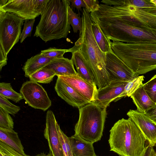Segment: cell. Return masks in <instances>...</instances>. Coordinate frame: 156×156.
<instances>
[{
    "label": "cell",
    "mask_w": 156,
    "mask_h": 156,
    "mask_svg": "<svg viewBox=\"0 0 156 156\" xmlns=\"http://www.w3.org/2000/svg\"><path fill=\"white\" fill-rule=\"evenodd\" d=\"M82 12V33L71 48L79 50L81 53L92 71L95 84L98 89H101L110 83L105 68L106 53L100 50L95 40L90 12L84 8Z\"/></svg>",
    "instance_id": "obj_1"
},
{
    "label": "cell",
    "mask_w": 156,
    "mask_h": 156,
    "mask_svg": "<svg viewBox=\"0 0 156 156\" xmlns=\"http://www.w3.org/2000/svg\"><path fill=\"white\" fill-rule=\"evenodd\" d=\"M70 5L69 0H46L34 36L40 37L45 42L66 37L71 29L68 19Z\"/></svg>",
    "instance_id": "obj_2"
},
{
    "label": "cell",
    "mask_w": 156,
    "mask_h": 156,
    "mask_svg": "<svg viewBox=\"0 0 156 156\" xmlns=\"http://www.w3.org/2000/svg\"><path fill=\"white\" fill-rule=\"evenodd\" d=\"M109 41L114 53L136 76L156 69V43Z\"/></svg>",
    "instance_id": "obj_3"
},
{
    "label": "cell",
    "mask_w": 156,
    "mask_h": 156,
    "mask_svg": "<svg viewBox=\"0 0 156 156\" xmlns=\"http://www.w3.org/2000/svg\"><path fill=\"white\" fill-rule=\"evenodd\" d=\"M110 151L120 156H141L146 140L134 122L130 118L116 122L110 130Z\"/></svg>",
    "instance_id": "obj_4"
},
{
    "label": "cell",
    "mask_w": 156,
    "mask_h": 156,
    "mask_svg": "<svg viewBox=\"0 0 156 156\" xmlns=\"http://www.w3.org/2000/svg\"><path fill=\"white\" fill-rule=\"evenodd\" d=\"M79 117L74 128V135L94 144L103 135L106 117V108L92 103L79 108Z\"/></svg>",
    "instance_id": "obj_5"
},
{
    "label": "cell",
    "mask_w": 156,
    "mask_h": 156,
    "mask_svg": "<svg viewBox=\"0 0 156 156\" xmlns=\"http://www.w3.org/2000/svg\"><path fill=\"white\" fill-rule=\"evenodd\" d=\"M98 22L109 41L129 43H156V29L136 27L120 20Z\"/></svg>",
    "instance_id": "obj_6"
},
{
    "label": "cell",
    "mask_w": 156,
    "mask_h": 156,
    "mask_svg": "<svg viewBox=\"0 0 156 156\" xmlns=\"http://www.w3.org/2000/svg\"><path fill=\"white\" fill-rule=\"evenodd\" d=\"M24 20L16 14L0 11V55H7L18 41Z\"/></svg>",
    "instance_id": "obj_7"
},
{
    "label": "cell",
    "mask_w": 156,
    "mask_h": 156,
    "mask_svg": "<svg viewBox=\"0 0 156 156\" xmlns=\"http://www.w3.org/2000/svg\"><path fill=\"white\" fill-rule=\"evenodd\" d=\"M46 0H9L0 11L14 14L24 20L35 19L41 15Z\"/></svg>",
    "instance_id": "obj_8"
},
{
    "label": "cell",
    "mask_w": 156,
    "mask_h": 156,
    "mask_svg": "<svg viewBox=\"0 0 156 156\" xmlns=\"http://www.w3.org/2000/svg\"><path fill=\"white\" fill-rule=\"evenodd\" d=\"M20 92L28 105L44 111L49 108L51 101L43 87L37 83L27 81L22 84Z\"/></svg>",
    "instance_id": "obj_9"
},
{
    "label": "cell",
    "mask_w": 156,
    "mask_h": 156,
    "mask_svg": "<svg viewBox=\"0 0 156 156\" xmlns=\"http://www.w3.org/2000/svg\"><path fill=\"white\" fill-rule=\"evenodd\" d=\"M105 65L110 82L115 81L129 82L137 77L112 49L106 53Z\"/></svg>",
    "instance_id": "obj_10"
},
{
    "label": "cell",
    "mask_w": 156,
    "mask_h": 156,
    "mask_svg": "<svg viewBox=\"0 0 156 156\" xmlns=\"http://www.w3.org/2000/svg\"><path fill=\"white\" fill-rule=\"evenodd\" d=\"M59 127L53 112L48 110L46 115L44 136L53 156H63L59 133Z\"/></svg>",
    "instance_id": "obj_11"
},
{
    "label": "cell",
    "mask_w": 156,
    "mask_h": 156,
    "mask_svg": "<svg viewBox=\"0 0 156 156\" xmlns=\"http://www.w3.org/2000/svg\"><path fill=\"white\" fill-rule=\"evenodd\" d=\"M127 115L136 124L148 144L156 146V123L145 113L136 110H130Z\"/></svg>",
    "instance_id": "obj_12"
},
{
    "label": "cell",
    "mask_w": 156,
    "mask_h": 156,
    "mask_svg": "<svg viewBox=\"0 0 156 156\" xmlns=\"http://www.w3.org/2000/svg\"><path fill=\"white\" fill-rule=\"evenodd\" d=\"M58 77L72 87L89 103L93 102L97 99L98 89L96 85L91 83L78 74Z\"/></svg>",
    "instance_id": "obj_13"
},
{
    "label": "cell",
    "mask_w": 156,
    "mask_h": 156,
    "mask_svg": "<svg viewBox=\"0 0 156 156\" xmlns=\"http://www.w3.org/2000/svg\"><path fill=\"white\" fill-rule=\"evenodd\" d=\"M127 5L129 11L126 21L127 24L142 29H156V15L133 5Z\"/></svg>",
    "instance_id": "obj_14"
},
{
    "label": "cell",
    "mask_w": 156,
    "mask_h": 156,
    "mask_svg": "<svg viewBox=\"0 0 156 156\" xmlns=\"http://www.w3.org/2000/svg\"><path fill=\"white\" fill-rule=\"evenodd\" d=\"M128 82L112 81L106 87L98 89L97 98L92 103L102 107L107 108L111 102L117 101L120 95L124 91L125 87Z\"/></svg>",
    "instance_id": "obj_15"
},
{
    "label": "cell",
    "mask_w": 156,
    "mask_h": 156,
    "mask_svg": "<svg viewBox=\"0 0 156 156\" xmlns=\"http://www.w3.org/2000/svg\"><path fill=\"white\" fill-rule=\"evenodd\" d=\"M57 95L68 104L78 108L89 103L72 87L58 77L55 86Z\"/></svg>",
    "instance_id": "obj_16"
},
{
    "label": "cell",
    "mask_w": 156,
    "mask_h": 156,
    "mask_svg": "<svg viewBox=\"0 0 156 156\" xmlns=\"http://www.w3.org/2000/svg\"><path fill=\"white\" fill-rule=\"evenodd\" d=\"M72 53L71 60L76 67L78 74L92 84H95L92 71L80 51L78 50L68 49Z\"/></svg>",
    "instance_id": "obj_17"
},
{
    "label": "cell",
    "mask_w": 156,
    "mask_h": 156,
    "mask_svg": "<svg viewBox=\"0 0 156 156\" xmlns=\"http://www.w3.org/2000/svg\"><path fill=\"white\" fill-rule=\"evenodd\" d=\"M44 67L52 70L57 76L78 74L72 60L63 56L52 59Z\"/></svg>",
    "instance_id": "obj_18"
},
{
    "label": "cell",
    "mask_w": 156,
    "mask_h": 156,
    "mask_svg": "<svg viewBox=\"0 0 156 156\" xmlns=\"http://www.w3.org/2000/svg\"><path fill=\"white\" fill-rule=\"evenodd\" d=\"M73 156H96L93 144L74 135L69 137Z\"/></svg>",
    "instance_id": "obj_19"
},
{
    "label": "cell",
    "mask_w": 156,
    "mask_h": 156,
    "mask_svg": "<svg viewBox=\"0 0 156 156\" xmlns=\"http://www.w3.org/2000/svg\"><path fill=\"white\" fill-rule=\"evenodd\" d=\"M137 108L136 110L144 113L156 106L144 90L143 84L130 96Z\"/></svg>",
    "instance_id": "obj_20"
},
{
    "label": "cell",
    "mask_w": 156,
    "mask_h": 156,
    "mask_svg": "<svg viewBox=\"0 0 156 156\" xmlns=\"http://www.w3.org/2000/svg\"><path fill=\"white\" fill-rule=\"evenodd\" d=\"M52 59L44 56L41 53L29 58L22 68L25 76L29 77L31 75L46 66Z\"/></svg>",
    "instance_id": "obj_21"
},
{
    "label": "cell",
    "mask_w": 156,
    "mask_h": 156,
    "mask_svg": "<svg viewBox=\"0 0 156 156\" xmlns=\"http://www.w3.org/2000/svg\"><path fill=\"white\" fill-rule=\"evenodd\" d=\"M0 141L19 153L23 155L26 154L18 133L13 129L0 128Z\"/></svg>",
    "instance_id": "obj_22"
},
{
    "label": "cell",
    "mask_w": 156,
    "mask_h": 156,
    "mask_svg": "<svg viewBox=\"0 0 156 156\" xmlns=\"http://www.w3.org/2000/svg\"><path fill=\"white\" fill-rule=\"evenodd\" d=\"M92 30L95 40L100 50L106 53L111 49L109 41L105 36L96 19L92 16Z\"/></svg>",
    "instance_id": "obj_23"
},
{
    "label": "cell",
    "mask_w": 156,
    "mask_h": 156,
    "mask_svg": "<svg viewBox=\"0 0 156 156\" xmlns=\"http://www.w3.org/2000/svg\"><path fill=\"white\" fill-rule=\"evenodd\" d=\"M56 76L55 72L52 70L43 67L29 76L30 80L37 83H48L51 82Z\"/></svg>",
    "instance_id": "obj_24"
},
{
    "label": "cell",
    "mask_w": 156,
    "mask_h": 156,
    "mask_svg": "<svg viewBox=\"0 0 156 156\" xmlns=\"http://www.w3.org/2000/svg\"><path fill=\"white\" fill-rule=\"evenodd\" d=\"M0 94L16 103L23 99L20 93H17L13 90L9 83L2 82L0 83Z\"/></svg>",
    "instance_id": "obj_25"
},
{
    "label": "cell",
    "mask_w": 156,
    "mask_h": 156,
    "mask_svg": "<svg viewBox=\"0 0 156 156\" xmlns=\"http://www.w3.org/2000/svg\"><path fill=\"white\" fill-rule=\"evenodd\" d=\"M144 76H138L128 82L125 86L124 91L120 95L117 101L123 97H130L131 95L143 84Z\"/></svg>",
    "instance_id": "obj_26"
},
{
    "label": "cell",
    "mask_w": 156,
    "mask_h": 156,
    "mask_svg": "<svg viewBox=\"0 0 156 156\" xmlns=\"http://www.w3.org/2000/svg\"><path fill=\"white\" fill-rule=\"evenodd\" d=\"M68 19L69 24L73 27L74 33L79 31L80 36L82 34L83 28V20L82 17L74 12L70 5L68 8Z\"/></svg>",
    "instance_id": "obj_27"
},
{
    "label": "cell",
    "mask_w": 156,
    "mask_h": 156,
    "mask_svg": "<svg viewBox=\"0 0 156 156\" xmlns=\"http://www.w3.org/2000/svg\"><path fill=\"white\" fill-rule=\"evenodd\" d=\"M143 86L145 92L150 99L156 104V74Z\"/></svg>",
    "instance_id": "obj_28"
},
{
    "label": "cell",
    "mask_w": 156,
    "mask_h": 156,
    "mask_svg": "<svg viewBox=\"0 0 156 156\" xmlns=\"http://www.w3.org/2000/svg\"><path fill=\"white\" fill-rule=\"evenodd\" d=\"M13 120L9 114L0 107V128L13 129Z\"/></svg>",
    "instance_id": "obj_29"
},
{
    "label": "cell",
    "mask_w": 156,
    "mask_h": 156,
    "mask_svg": "<svg viewBox=\"0 0 156 156\" xmlns=\"http://www.w3.org/2000/svg\"><path fill=\"white\" fill-rule=\"evenodd\" d=\"M0 107L13 116L20 110V107L12 104L1 94H0Z\"/></svg>",
    "instance_id": "obj_30"
},
{
    "label": "cell",
    "mask_w": 156,
    "mask_h": 156,
    "mask_svg": "<svg viewBox=\"0 0 156 156\" xmlns=\"http://www.w3.org/2000/svg\"><path fill=\"white\" fill-rule=\"evenodd\" d=\"M59 133L63 156H73L70 145L69 137L59 128Z\"/></svg>",
    "instance_id": "obj_31"
},
{
    "label": "cell",
    "mask_w": 156,
    "mask_h": 156,
    "mask_svg": "<svg viewBox=\"0 0 156 156\" xmlns=\"http://www.w3.org/2000/svg\"><path fill=\"white\" fill-rule=\"evenodd\" d=\"M66 52H68V49H58L55 48H51L42 50L41 52L44 56L52 59L63 57Z\"/></svg>",
    "instance_id": "obj_32"
},
{
    "label": "cell",
    "mask_w": 156,
    "mask_h": 156,
    "mask_svg": "<svg viewBox=\"0 0 156 156\" xmlns=\"http://www.w3.org/2000/svg\"><path fill=\"white\" fill-rule=\"evenodd\" d=\"M35 21V19L25 20L23 29L20 37L21 43H22L27 37L31 36Z\"/></svg>",
    "instance_id": "obj_33"
},
{
    "label": "cell",
    "mask_w": 156,
    "mask_h": 156,
    "mask_svg": "<svg viewBox=\"0 0 156 156\" xmlns=\"http://www.w3.org/2000/svg\"><path fill=\"white\" fill-rule=\"evenodd\" d=\"M132 5L139 8L155 7L156 6L148 0H125V5Z\"/></svg>",
    "instance_id": "obj_34"
},
{
    "label": "cell",
    "mask_w": 156,
    "mask_h": 156,
    "mask_svg": "<svg viewBox=\"0 0 156 156\" xmlns=\"http://www.w3.org/2000/svg\"><path fill=\"white\" fill-rule=\"evenodd\" d=\"M0 150L4 152L7 156H30L21 154L1 141H0Z\"/></svg>",
    "instance_id": "obj_35"
},
{
    "label": "cell",
    "mask_w": 156,
    "mask_h": 156,
    "mask_svg": "<svg viewBox=\"0 0 156 156\" xmlns=\"http://www.w3.org/2000/svg\"><path fill=\"white\" fill-rule=\"evenodd\" d=\"M86 5V9L90 13L98 11L100 8L99 2L97 0H84Z\"/></svg>",
    "instance_id": "obj_36"
},
{
    "label": "cell",
    "mask_w": 156,
    "mask_h": 156,
    "mask_svg": "<svg viewBox=\"0 0 156 156\" xmlns=\"http://www.w3.org/2000/svg\"><path fill=\"white\" fill-rule=\"evenodd\" d=\"M69 1L71 3V8L74 9L76 8L78 12L79 15H80L79 12L82 11V8H86V5L84 0H71Z\"/></svg>",
    "instance_id": "obj_37"
},
{
    "label": "cell",
    "mask_w": 156,
    "mask_h": 156,
    "mask_svg": "<svg viewBox=\"0 0 156 156\" xmlns=\"http://www.w3.org/2000/svg\"><path fill=\"white\" fill-rule=\"evenodd\" d=\"M145 114L156 123V106L148 110Z\"/></svg>",
    "instance_id": "obj_38"
},
{
    "label": "cell",
    "mask_w": 156,
    "mask_h": 156,
    "mask_svg": "<svg viewBox=\"0 0 156 156\" xmlns=\"http://www.w3.org/2000/svg\"><path fill=\"white\" fill-rule=\"evenodd\" d=\"M153 147L148 144L145 147L141 156H150Z\"/></svg>",
    "instance_id": "obj_39"
},
{
    "label": "cell",
    "mask_w": 156,
    "mask_h": 156,
    "mask_svg": "<svg viewBox=\"0 0 156 156\" xmlns=\"http://www.w3.org/2000/svg\"><path fill=\"white\" fill-rule=\"evenodd\" d=\"M140 9L152 14L156 15V7Z\"/></svg>",
    "instance_id": "obj_40"
},
{
    "label": "cell",
    "mask_w": 156,
    "mask_h": 156,
    "mask_svg": "<svg viewBox=\"0 0 156 156\" xmlns=\"http://www.w3.org/2000/svg\"><path fill=\"white\" fill-rule=\"evenodd\" d=\"M35 156H53V155L51 152L49 151V153L48 154H46L44 153H41L38 154Z\"/></svg>",
    "instance_id": "obj_41"
},
{
    "label": "cell",
    "mask_w": 156,
    "mask_h": 156,
    "mask_svg": "<svg viewBox=\"0 0 156 156\" xmlns=\"http://www.w3.org/2000/svg\"><path fill=\"white\" fill-rule=\"evenodd\" d=\"M8 1V0H0V7L5 5Z\"/></svg>",
    "instance_id": "obj_42"
},
{
    "label": "cell",
    "mask_w": 156,
    "mask_h": 156,
    "mask_svg": "<svg viewBox=\"0 0 156 156\" xmlns=\"http://www.w3.org/2000/svg\"><path fill=\"white\" fill-rule=\"evenodd\" d=\"M150 156H156V153L153 148L152 149Z\"/></svg>",
    "instance_id": "obj_43"
},
{
    "label": "cell",
    "mask_w": 156,
    "mask_h": 156,
    "mask_svg": "<svg viewBox=\"0 0 156 156\" xmlns=\"http://www.w3.org/2000/svg\"><path fill=\"white\" fill-rule=\"evenodd\" d=\"M0 156H7L5 153L0 150Z\"/></svg>",
    "instance_id": "obj_44"
},
{
    "label": "cell",
    "mask_w": 156,
    "mask_h": 156,
    "mask_svg": "<svg viewBox=\"0 0 156 156\" xmlns=\"http://www.w3.org/2000/svg\"><path fill=\"white\" fill-rule=\"evenodd\" d=\"M150 2L156 6V0H150Z\"/></svg>",
    "instance_id": "obj_45"
},
{
    "label": "cell",
    "mask_w": 156,
    "mask_h": 156,
    "mask_svg": "<svg viewBox=\"0 0 156 156\" xmlns=\"http://www.w3.org/2000/svg\"><path fill=\"white\" fill-rule=\"evenodd\" d=\"M96 156H98L97 155Z\"/></svg>",
    "instance_id": "obj_46"
}]
</instances>
